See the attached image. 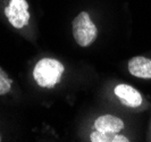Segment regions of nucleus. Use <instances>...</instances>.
<instances>
[{"mask_svg": "<svg viewBox=\"0 0 151 142\" xmlns=\"http://www.w3.org/2000/svg\"><path fill=\"white\" fill-rule=\"evenodd\" d=\"M65 71L64 65L53 58H43L39 60L33 71L35 82L42 88H53L60 81Z\"/></svg>", "mask_w": 151, "mask_h": 142, "instance_id": "nucleus-1", "label": "nucleus"}, {"mask_svg": "<svg viewBox=\"0 0 151 142\" xmlns=\"http://www.w3.org/2000/svg\"><path fill=\"white\" fill-rule=\"evenodd\" d=\"M73 35L81 47H88L94 42L98 30L86 12H82L73 21Z\"/></svg>", "mask_w": 151, "mask_h": 142, "instance_id": "nucleus-2", "label": "nucleus"}, {"mask_svg": "<svg viewBox=\"0 0 151 142\" xmlns=\"http://www.w3.org/2000/svg\"><path fill=\"white\" fill-rule=\"evenodd\" d=\"M5 15L9 23L16 27L22 29L27 25L30 19L29 4L26 0H10L9 5L5 9Z\"/></svg>", "mask_w": 151, "mask_h": 142, "instance_id": "nucleus-3", "label": "nucleus"}, {"mask_svg": "<svg viewBox=\"0 0 151 142\" xmlns=\"http://www.w3.org/2000/svg\"><path fill=\"white\" fill-rule=\"evenodd\" d=\"M115 94L122 104L131 108H136L142 104V96L133 86L127 84H119L115 88Z\"/></svg>", "mask_w": 151, "mask_h": 142, "instance_id": "nucleus-4", "label": "nucleus"}, {"mask_svg": "<svg viewBox=\"0 0 151 142\" xmlns=\"http://www.w3.org/2000/svg\"><path fill=\"white\" fill-rule=\"evenodd\" d=\"M94 128L107 133H119L124 128V122L113 115H102L96 120Z\"/></svg>", "mask_w": 151, "mask_h": 142, "instance_id": "nucleus-5", "label": "nucleus"}, {"mask_svg": "<svg viewBox=\"0 0 151 142\" xmlns=\"http://www.w3.org/2000/svg\"><path fill=\"white\" fill-rule=\"evenodd\" d=\"M129 73L140 79H151V59L145 57H133L129 61Z\"/></svg>", "mask_w": 151, "mask_h": 142, "instance_id": "nucleus-6", "label": "nucleus"}, {"mask_svg": "<svg viewBox=\"0 0 151 142\" xmlns=\"http://www.w3.org/2000/svg\"><path fill=\"white\" fill-rule=\"evenodd\" d=\"M92 142H127L129 139L118 133H107L96 130L90 135Z\"/></svg>", "mask_w": 151, "mask_h": 142, "instance_id": "nucleus-7", "label": "nucleus"}, {"mask_svg": "<svg viewBox=\"0 0 151 142\" xmlns=\"http://www.w3.org/2000/svg\"><path fill=\"white\" fill-rule=\"evenodd\" d=\"M12 86V80L8 77V75L0 67V96H4L9 92Z\"/></svg>", "mask_w": 151, "mask_h": 142, "instance_id": "nucleus-8", "label": "nucleus"}, {"mask_svg": "<svg viewBox=\"0 0 151 142\" xmlns=\"http://www.w3.org/2000/svg\"><path fill=\"white\" fill-rule=\"evenodd\" d=\"M0 141H1V138H0Z\"/></svg>", "mask_w": 151, "mask_h": 142, "instance_id": "nucleus-9", "label": "nucleus"}]
</instances>
